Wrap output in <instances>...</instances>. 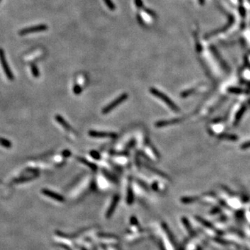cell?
<instances>
[{
	"instance_id": "cell-1",
	"label": "cell",
	"mask_w": 250,
	"mask_h": 250,
	"mask_svg": "<svg viewBox=\"0 0 250 250\" xmlns=\"http://www.w3.org/2000/svg\"><path fill=\"white\" fill-rule=\"evenodd\" d=\"M150 92L154 96L157 97L160 99V100H161L163 102L166 104L172 110L175 111V112H179V107H178L174 101H173L169 97H167L165 95V94L160 92V91H159L158 89L155 88H151L150 89Z\"/></svg>"
},
{
	"instance_id": "cell-2",
	"label": "cell",
	"mask_w": 250,
	"mask_h": 250,
	"mask_svg": "<svg viewBox=\"0 0 250 250\" xmlns=\"http://www.w3.org/2000/svg\"><path fill=\"white\" fill-rule=\"evenodd\" d=\"M128 97H129V95L127 93H125L121 94L118 97H117L115 100H114V101H113L112 102L108 104L107 106H105V107L103 108L102 113L104 115L109 113L110 112H111V111H113L114 108L117 107L118 106L120 105V104H122V102H124V101L127 100Z\"/></svg>"
},
{
	"instance_id": "cell-3",
	"label": "cell",
	"mask_w": 250,
	"mask_h": 250,
	"mask_svg": "<svg viewBox=\"0 0 250 250\" xmlns=\"http://www.w3.org/2000/svg\"><path fill=\"white\" fill-rule=\"evenodd\" d=\"M88 135L93 138H116L118 137V134L114 132H100V131L91 130L88 132Z\"/></svg>"
},
{
	"instance_id": "cell-4",
	"label": "cell",
	"mask_w": 250,
	"mask_h": 250,
	"mask_svg": "<svg viewBox=\"0 0 250 250\" xmlns=\"http://www.w3.org/2000/svg\"><path fill=\"white\" fill-rule=\"evenodd\" d=\"M42 192L45 196L50 197L56 201H58L59 202H65V198H64L62 195H59L58 193H56L54 191H51L50 190L48 189H43L42 190Z\"/></svg>"
},
{
	"instance_id": "cell-5",
	"label": "cell",
	"mask_w": 250,
	"mask_h": 250,
	"mask_svg": "<svg viewBox=\"0 0 250 250\" xmlns=\"http://www.w3.org/2000/svg\"><path fill=\"white\" fill-rule=\"evenodd\" d=\"M119 200H120V196L118 195H115L114 197H113V201L112 202H111L110 207L108 208L107 213H106V217H107V218H110V217L112 216V215L113 214V213H114L116 207H117Z\"/></svg>"
},
{
	"instance_id": "cell-6",
	"label": "cell",
	"mask_w": 250,
	"mask_h": 250,
	"mask_svg": "<svg viewBox=\"0 0 250 250\" xmlns=\"http://www.w3.org/2000/svg\"><path fill=\"white\" fill-rule=\"evenodd\" d=\"M55 119L59 125H61L65 130L68 131V132H74L73 129L72 128V127L69 125L68 122H66L65 119L63 118V116H61L60 115H56L55 116Z\"/></svg>"
},
{
	"instance_id": "cell-7",
	"label": "cell",
	"mask_w": 250,
	"mask_h": 250,
	"mask_svg": "<svg viewBox=\"0 0 250 250\" xmlns=\"http://www.w3.org/2000/svg\"><path fill=\"white\" fill-rule=\"evenodd\" d=\"M179 119H172V120H160L158 121V122H156L155 126L158 128L160 127H166V126L174 125V124H177L179 122Z\"/></svg>"
},
{
	"instance_id": "cell-8",
	"label": "cell",
	"mask_w": 250,
	"mask_h": 250,
	"mask_svg": "<svg viewBox=\"0 0 250 250\" xmlns=\"http://www.w3.org/2000/svg\"><path fill=\"white\" fill-rule=\"evenodd\" d=\"M76 159H77L79 162H80L82 163V164L86 165V166L88 167L89 168H90L92 170H94V171H95V170H97V165H95V163L88 161V160L87 159H86V158H84L83 157H76Z\"/></svg>"
},
{
	"instance_id": "cell-9",
	"label": "cell",
	"mask_w": 250,
	"mask_h": 250,
	"mask_svg": "<svg viewBox=\"0 0 250 250\" xmlns=\"http://www.w3.org/2000/svg\"><path fill=\"white\" fill-rule=\"evenodd\" d=\"M134 201V194H133V189L131 185L128 187L127 189V202L129 204H132Z\"/></svg>"
},
{
	"instance_id": "cell-10",
	"label": "cell",
	"mask_w": 250,
	"mask_h": 250,
	"mask_svg": "<svg viewBox=\"0 0 250 250\" xmlns=\"http://www.w3.org/2000/svg\"><path fill=\"white\" fill-rule=\"evenodd\" d=\"M145 166L146 167V168H147V169L150 170V171H152V172L155 173V174H157L160 175V176H162V177H167V176L166 174H165L164 173H163V172L160 171V170H157V169H156V168H154V167H151V166H150V165H147V164H145Z\"/></svg>"
},
{
	"instance_id": "cell-11",
	"label": "cell",
	"mask_w": 250,
	"mask_h": 250,
	"mask_svg": "<svg viewBox=\"0 0 250 250\" xmlns=\"http://www.w3.org/2000/svg\"><path fill=\"white\" fill-rule=\"evenodd\" d=\"M220 138L224 140H229L231 141H236L238 140V136L233 134H222L220 136Z\"/></svg>"
},
{
	"instance_id": "cell-12",
	"label": "cell",
	"mask_w": 250,
	"mask_h": 250,
	"mask_svg": "<svg viewBox=\"0 0 250 250\" xmlns=\"http://www.w3.org/2000/svg\"><path fill=\"white\" fill-rule=\"evenodd\" d=\"M90 154L91 157H92L93 158H95V160H100L101 158V156L100 154V153H99L98 152H97V151H95V150L90 151Z\"/></svg>"
},
{
	"instance_id": "cell-13",
	"label": "cell",
	"mask_w": 250,
	"mask_h": 250,
	"mask_svg": "<svg viewBox=\"0 0 250 250\" xmlns=\"http://www.w3.org/2000/svg\"><path fill=\"white\" fill-rule=\"evenodd\" d=\"M195 199H196L195 197H184L181 199V202L184 203V204H188V203L195 202L196 201Z\"/></svg>"
},
{
	"instance_id": "cell-14",
	"label": "cell",
	"mask_w": 250,
	"mask_h": 250,
	"mask_svg": "<svg viewBox=\"0 0 250 250\" xmlns=\"http://www.w3.org/2000/svg\"><path fill=\"white\" fill-rule=\"evenodd\" d=\"M73 92L75 95H78L82 92V88H81V87L79 85H75L73 88Z\"/></svg>"
},
{
	"instance_id": "cell-15",
	"label": "cell",
	"mask_w": 250,
	"mask_h": 250,
	"mask_svg": "<svg viewBox=\"0 0 250 250\" xmlns=\"http://www.w3.org/2000/svg\"><path fill=\"white\" fill-rule=\"evenodd\" d=\"M245 109H246L245 107H242V108H241V111H239L237 115H236V122H237L238 121V120H240V119L241 118V117L242 116V115H243V113H244V112H245Z\"/></svg>"
},
{
	"instance_id": "cell-16",
	"label": "cell",
	"mask_w": 250,
	"mask_h": 250,
	"mask_svg": "<svg viewBox=\"0 0 250 250\" xmlns=\"http://www.w3.org/2000/svg\"><path fill=\"white\" fill-rule=\"evenodd\" d=\"M136 181H137L138 184H139L140 186L143 188H144L146 190H148V186H147V185L145 182H144L143 181L140 180V179H137V180H136Z\"/></svg>"
},
{
	"instance_id": "cell-17",
	"label": "cell",
	"mask_w": 250,
	"mask_h": 250,
	"mask_svg": "<svg viewBox=\"0 0 250 250\" xmlns=\"http://www.w3.org/2000/svg\"><path fill=\"white\" fill-rule=\"evenodd\" d=\"M62 156H63V157H65V158L70 157L71 156V152L68 150H65L64 151H63V152H62Z\"/></svg>"
},
{
	"instance_id": "cell-18",
	"label": "cell",
	"mask_w": 250,
	"mask_h": 250,
	"mask_svg": "<svg viewBox=\"0 0 250 250\" xmlns=\"http://www.w3.org/2000/svg\"><path fill=\"white\" fill-rule=\"evenodd\" d=\"M229 91L230 93H242V91L241 89H238V88H229Z\"/></svg>"
},
{
	"instance_id": "cell-19",
	"label": "cell",
	"mask_w": 250,
	"mask_h": 250,
	"mask_svg": "<svg viewBox=\"0 0 250 250\" xmlns=\"http://www.w3.org/2000/svg\"><path fill=\"white\" fill-rule=\"evenodd\" d=\"M197 219L198 220H199V222H201L203 224L206 225V227H212V224H211L210 223H208V222H206V221H204V220L202 219V218H200V217H197Z\"/></svg>"
},
{
	"instance_id": "cell-20",
	"label": "cell",
	"mask_w": 250,
	"mask_h": 250,
	"mask_svg": "<svg viewBox=\"0 0 250 250\" xmlns=\"http://www.w3.org/2000/svg\"><path fill=\"white\" fill-rule=\"evenodd\" d=\"M241 147L242 150H246V149H248V148H250V141H248V142L243 143V144L241 145Z\"/></svg>"
},
{
	"instance_id": "cell-21",
	"label": "cell",
	"mask_w": 250,
	"mask_h": 250,
	"mask_svg": "<svg viewBox=\"0 0 250 250\" xmlns=\"http://www.w3.org/2000/svg\"><path fill=\"white\" fill-rule=\"evenodd\" d=\"M32 72H33V75L35 76H38L39 75V73H38V71L37 70V68H36L35 66L34 67H32Z\"/></svg>"
},
{
	"instance_id": "cell-22",
	"label": "cell",
	"mask_w": 250,
	"mask_h": 250,
	"mask_svg": "<svg viewBox=\"0 0 250 250\" xmlns=\"http://www.w3.org/2000/svg\"><path fill=\"white\" fill-rule=\"evenodd\" d=\"M135 144H136V140H131V141H130V143H129L128 145H127V147H128V148H131V147H133V146L135 145Z\"/></svg>"
},
{
	"instance_id": "cell-23",
	"label": "cell",
	"mask_w": 250,
	"mask_h": 250,
	"mask_svg": "<svg viewBox=\"0 0 250 250\" xmlns=\"http://www.w3.org/2000/svg\"><path fill=\"white\" fill-rule=\"evenodd\" d=\"M152 188L154 190H157L158 189V184L157 182H154V184H152Z\"/></svg>"
},
{
	"instance_id": "cell-24",
	"label": "cell",
	"mask_w": 250,
	"mask_h": 250,
	"mask_svg": "<svg viewBox=\"0 0 250 250\" xmlns=\"http://www.w3.org/2000/svg\"><path fill=\"white\" fill-rule=\"evenodd\" d=\"M131 222H132V224H136V222H138V220H137V219L135 217H132V219H131Z\"/></svg>"
}]
</instances>
